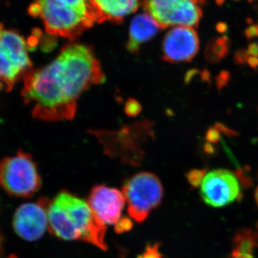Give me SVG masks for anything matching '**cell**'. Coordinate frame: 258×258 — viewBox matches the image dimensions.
Returning <instances> with one entry per match:
<instances>
[{"label": "cell", "instance_id": "cell-3", "mask_svg": "<svg viewBox=\"0 0 258 258\" xmlns=\"http://www.w3.org/2000/svg\"><path fill=\"white\" fill-rule=\"evenodd\" d=\"M29 14L41 19L47 33L71 40L96 23L91 0H35Z\"/></svg>", "mask_w": 258, "mask_h": 258}, {"label": "cell", "instance_id": "cell-17", "mask_svg": "<svg viewBox=\"0 0 258 258\" xmlns=\"http://www.w3.org/2000/svg\"><path fill=\"white\" fill-rule=\"evenodd\" d=\"M206 169H192L186 174V179L193 187H198L207 174Z\"/></svg>", "mask_w": 258, "mask_h": 258}, {"label": "cell", "instance_id": "cell-26", "mask_svg": "<svg viewBox=\"0 0 258 258\" xmlns=\"http://www.w3.org/2000/svg\"><path fill=\"white\" fill-rule=\"evenodd\" d=\"M254 198H255L256 203H257L258 206V186L257 189H256L255 191V195H254Z\"/></svg>", "mask_w": 258, "mask_h": 258}, {"label": "cell", "instance_id": "cell-5", "mask_svg": "<svg viewBox=\"0 0 258 258\" xmlns=\"http://www.w3.org/2000/svg\"><path fill=\"white\" fill-rule=\"evenodd\" d=\"M41 177L31 156L19 151L0 162V187L11 196L30 198L41 187Z\"/></svg>", "mask_w": 258, "mask_h": 258}, {"label": "cell", "instance_id": "cell-2", "mask_svg": "<svg viewBox=\"0 0 258 258\" xmlns=\"http://www.w3.org/2000/svg\"><path fill=\"white\" fill-rule=\"evenodd\" d=\"M48 230L64 241H82L107 251L106 225L93 213L87 202L63 190L50 201Z\"/></svg>", "mask_w": 258, "mask_h": 258}, {"label": "cell", "instance_id": "cell-24", "mask_svg": "<svg viewBox=\"0 0 258 258\" xmlns=\"http://www.w3.org/2000/svg\"><path fill=\"white\" fill-rule=\"evenodd\" d=\"M230 258H254L252 254L242 253V252L232 251Z\"/></svg>", "mask_w": 258, "mask_h": 258}, {"label": "cell", "instance_id": "cell-22", "mask_svg": "<svg viewBox=\"0 0 258 258\" xmlns=\"http://www.w3.org/2000/svg\"><path fill=\"white\" fill-rule=\"evenodd\" d=\"M206 139L210 144L218 143L220 139V132L215 128H210L207 132Z\"/></svg>", "mask_w": 258, "mask_h": 258}, {"label": "cell", "instance_id": "cell-28", "mask_svg": "<svg viewBox=\"0 0 258 258\" xmlns=\"http://www.w3.org/2000/svg\"><path fill=\"white\" fill-rule=\"evenodd\" d=\"M2 87H3V82H2L1 80H0V89H1Z\"/></svg>", "mask_w": 258, "mask_h": 258}, {"label": "cell", "instance_id": "cell-6", "mask_svg": "<svg viewBox=\"0 0 258 258\" xmlns=\"http://www.w3.org/2000/svg\"><path fill=\"white\" fill-rule=\"evenodd\" d=\"M31 68L24 37L14 30L5 28L0 23V80L8 91H11L17 81Z\"/></svg>", "mask_w": 258, "mask_h": 258}, {"label": "cell", "instance_id": "cell-29", "mask_svg": "<svg viewBox=\"0 0 258 258\" xmlns=\"http://www.w3.org/2000/svg\"><path fill=\"white\" fill-rule=\"evenodd\" d=\"M251 1H252V0H251Z\"/></svg>", "mask_w": 258, "mask_h": 258}, {"label": "cell", "instance_id": "cell-10", "mask_svg": "<svg viewBox=\"0 0 258 258\" xmlns=\"http://www.w3.org/2000/svg\"><path fill=\"white\" fill-rule=\"evenodd\" d=\"M199 49L200 39L195 28L174 27L163 40V60L171 63L189 62L198 54Z\"/></svg>", "mask_w": 258, "mask_h": 258}, {"label": "cell", "instance_id": "cell-14", "mask_svg": "<svg viewBox=\"0 0 258 258\" xmlns=\"http://www.w3.org/2000/svg\"><path fill=\"white\" fill-rule=\"evenodd\" d=\"M258 247V232L252 230H241L236 233L233 240V250L242 253L252 254Z\"/></svg>", "mask_w": 258, "mask_h": 258}, {"label": "cell", "instance_id": "cell-9", "mask_svg": "<svg viewBox=\"0 0 258 258\" xmlns=\"http://www.w3.org/2000/svg\"><path fill=\"white\" fill-rule=\"evenodd\" d=\"M202 199L209 206L222 208L241 198V189L235 174L218 169L206 174L201 184Z\"/></svg>", "mask_w": 258, "mask_h": 258}, {"label": "cell", "instance_id": "cell-13", "mask_svg": "<svg viewBox=\"0 0 258 258\" xmlns=\"http://www.w3.org/2000/svg\"><path fill=\"white\" fill-rule=\"evenodd\" d=\"M160 29L155 20L147 13L137 15L131 23L127 50L132 53H137L140 47L155 36Z\"/></svg>", "mask_w": 258, "mask_h": 258}, {"label": "cell", "instance_id": "cell-25", "mask_svg": "<svg viewBox=\"0 0 258 258\" xmlns=\"http://www.w3.org/2000/svg\"><path fill=\"white\" fill-rule=\"evenodd\" d=\"M205 152L208 153V154H213L214 153V148L212 147V144L208 143L205 144Z\"/></svg>", "mask_w": 258, "mask_h": 258}, {"label": "cell", "instance_id": "cell-8", "mask_svg": "<svg viewBox=\"0 0 258 258\" xmlns=\"http://www.w3.org/2000/svg\"><path fill=\"white\" fill-rule=\"evenodd\" d=\"M49 203L48 199L42 197L34 203L20 205L13 219V230L16 235L28 242H35L42 238L48 230Z\"/></svg>", "mask_w": 258, "mask_h": 258}, {"label": "cell", "instance_id": "cell-18", "mask_svg": "<svg viewBox=\"0 0 258 258\" xmlns=\"http://www.w3.org/2000/svg\"><path fill=\"white\" fill-rule=\"evenodd\" d=\"M134 223L132 219L127 217H120L115 224V232L118 235L129 232L133 229Z\"/></svg>", "mask_w": 258, "mask_h": 258}, {"label": "cell", "instance_id": "cell-21", "mask_svg": "<svg viewBox=\"0 0 258 258\" xmlns=\"http://www.w3.org/2000/svg\"><path fill=\"white\" fill-rule=\"evenodd\" d=\"M217 86L219 89L221 90L222 88L227 86L230 81V74L227 71H222L217 77Z\"/></svg>", "mask_w": 258, "mask_h": 258}, {"label": "cell", "instance_id": "cell-23", "mask_svg": "<svg viewBox=\"0 0 258 258\" xmlns=\"http://www.w3.org/2000/svg\"><path fill=\"white\" fill-rule=\"evenodd\" d=\"M215 128H216L219 132H222V133L225 134L226 136H228V137H235V136L237 135V133H236L235 131L227 128V126H225V125L222 124V123H217L216 124H215Z\"/></svg>", "mask_w": 258, "mask_h": 258}, {"label": "cell", "instance_id": "cell-16", "mask_svg": "<svg viewBox=\"0 0 258 258\" xmlns=\"http://www.w3.org/2000/svg\"><path fill=\"white\" fill-rule=\"evenodd\" d=\"M228 51V45L224 39L209 45L206 51L207 60L210 62H217L225 57Z\"/></svg>", "mask_w": 258, "mask_h": 258}, {"label": "cell", "instance_id": "cell-4", "mask_svg": "<svg viewBox=\"0 0 258 258\" xmlns=\"http://www.w3.org/2000/svg\"><path fill=\"white\" fill-rule=\"evenodd\" d=\"M122 192L129 216L137 223H142L160 206L164 188L155 174L140 172L125 181Z\"/></svg>", "mask_w": 258, "mask_h": 258}, {"label": "cell", "instance_id": "cell-7", "mask_svg": "<svg viewBox=\"0 0 258 258\" xmlns=\"http://www.w3.org/2000/svg\"><path fill=\"white\" fill-rule=\"evenodd\" d=\"M205 0H142L146 13L161 29L198 27L203 18Z\"/></svg>", "mask_w": 258, "mask_h": 258}, {"label": "cell", "instance_id": "cell-12", "mask_svg": "<svg viewBox=\"0 0 258 258\" xmlns=\"http://www.w3.org/2000/svg\"><path fill=\"white\" fill-rule=\"evenodd\" d=\"M142 0H91L96 23H119L138 10Z\"/></svg>", "mask_w": 258, "mask_h": 258}, {"label": "cell", "instance_id": "cell-20", "mask_svg": "<svg viewBox=\"0 0 258 258\" xmlns=\"http://www.w3.org/2000/svg\"><path fill=\"white\" fill-rule=\"evenodd\" d=\"M141 110H142V107L135 100L129 99L125 104V112L128 115L134 116V115H138Z\"/></svg>", "mask_w": 258, "mask_h": 258}, {"label": "cell", "instance_id": "cell-27", "mask_svg": "<svg viewBox=\"0 0 258 258\" xmlns=\"http://www.w3.org/2000/svg\"><path fill=\"white\" fill-rule=\"evenodd\" d=\"M5 258H18V257H17V256L15 255V254H10V255H8V257H6Z\"/></svg>", "mask_w": 258, "mask_h": 258}, {"label": "cell", "instance_id": "cell-11", "mask_svg": "<svg viewBox=\"0 0 258 258\" xmlns=\"http://www.w3.org/2000/svg\"><path fill=\"white\" fill-rule=\"evenodd\" d=\"M125 202L123 192L103 184L93 186L87 199L93 213L106 225H114L118 221Z\"/></svg>", "mask_w": 258, "mask_h": 258}, {"label": "cell", "instance_id": "cell-1", "mask_svg": "<svg viewBox=\"0 0 258 258\" xmlns=\"http://www.w3.org/2000/svg\"><path fill=\"white\" fill-rule=\"evenodd\" d=\"M24 102L35 118L46 121L73 119L85 91L106 80L93 47L70 43L50 63L24 76Z\"/></svg>", "mask_w": 258, "mask_h": 258}, {"label": "cell", "instance_id": "cell-19", "mask_svg": "<svg viewBox=\"0 0 258 258\" xmlns=\"http://www.w3.org/2000/svg\"><path fill=\"white\" fill-rule=\"evenodd\" d=\"M138 258H164L159 250V243H148L143 253L139 254Z\"/></svg>", "mask_w": 258, "mask_h": 258}, {"label": "cell", "instance_id": "cell-15", "mask_svg": "<svg viewBox=\"0 0 258 258\" xmlns=\"http://www.w3.org/2000/svg\"><path fill=\"white\" fill-rule=\"evenodd\" d=\"M244 35L248 41L246 49H242L246 57H253L258 59V22L252 23L246 28Z\"/></svg>", "mask_w": 258, "mask_h": 258}]
</instances>
